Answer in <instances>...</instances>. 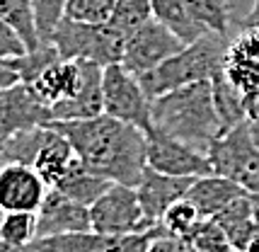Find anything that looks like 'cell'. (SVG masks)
<instances>
[{
    "label": "cell",
    "mask_w": 259,
    "mask_h": 252,
    "mask_svg": "<svg viewBox=\"0 0 259 252\" xmlns=\"http://www.w3.org/2000/svg\"><path fill=\"white\" fill-rule=\"evenodd\" d=\"M90 172L114 184L136 187L146 172V131L100 114L78 121H51Z\"/></svg>",
    "instance_id": "6da1fadb"
},
{
    "label": "cell",
    "mask_w": 259,
    "mask_h": 252,
    "mask_svg": "<svg viewBox=\"0 0 259 252\" xmlns=\"http://www.w3.org/2000/svg\"><path fill=\"white\" fill-rule=\"evenodd\" d=\"M150 129L208 153L211 143L226 134L215 112L211 80L192 82L155 97L150 104Z\"/></svg>",
    "instance_id": "7a4b0ae2"
},
{
    "label": "cell",
    "mask_w": 259,
    "mask_h": 252,
    "mask_svg": "<svg viewBox=\"0 0 259 252\" xmlns=\"http://www.w3.org/2000/svg\"><path fill=\"white\" fill-rule=\"evenodd\" d=\"M228 41H230V36L206 32L196 41L184 44L182 51H177L165 63H160L158 68L141 75L138 82L143 85L148 97L155 100L169 90H177V88H184V85H192L199 80H211L223 70Z\"/></svg>",
    "instance_id": "3957f363"
},
{
    "label": "cell",
    "mask_w": 259,
    "mask_h": 252,
    "mask_svg": "<svg viewBox=\"0 0 259 252\" xmlns=\"http://www.w3.org/2000/svg\"><path fill=\"white\" fill-rule=\"evenodd\" d=\"M49 44H54L58 58L63 61H90L107 68L112 63H121L126 36L109 22L90 24L61 17L49 36Z\"/></svg>",
    "instance_id": "277c9868"
},
{
    "label": "cell",
    "mask_w": 259,
    "mask_h": 252,
    "mask_svg": "<svg viewBox=\"0 0 259 252\" xmlns=\"http://www.w3.org/2000/svg\"><path fill=\"white\" fill-rule=\"evenodd\" d=\"M206 155L213 175L235 182L247 194H259V148L249 136L247 121L215 138Z\"/></svg>",
    "instance_id": "5b68a950"
},
{
    "label": "cell",
    "mask_w": 259,
    "mask_h": 252,
    "mask_svg": "<svg viewBox=\"0 0 259 252\" xmlns=\"http://www.w3.org/2000/svg\"><path fill=\"white\" fill-rule=\"evenodd\" d=\"M150 104L153 100L146 95L143 85L138 82L131 70L121 63H112L102 75V107L104 114L131 124L141 131L150 129Z\"/></svg>",
    "instance_id": "8992f818"
},
{
    "label": "cell",
    "mask_w": 259,
    "mask_h": 252,
    "mask_svg": "<svg viewBox=\"0 0 259 252\" xmlns=\"http://www.w3.org/2000/svg\"><path fill=\"white\" fill-rule=\"evenodd\" d=\"M90 228L100 235H128L148 230L136 187L109 184V189L90 206Z\"/></svg>",
    "instance_id": "52a82bcc"
},
{
    "label": "cell",
    "mask_w": 259,
    "mask_h": 252,
    "mask_svg": "<svg viewBox=\"0 0 259 252\" xmlns=\"http://www.w3.org/2000/svg\"><path fill=\"white\" fill-rule=\"evenodd\" d=\"M223 75L252 114L259 107V27H245L240 34L230 36L223 58Z\"/></svg>",
    "instance_id": "ba28073f"
},
{
    "label": "cell",
    "mask_w": 259,
    "mask_h": 252,
    "mask_svg": "<svg viewBox=\"0 0 259 252\" xmlns=\"http://www.w3.org/2000/svg\"><path fill=\"white\" fill-rule=\"evenodd\" d=\"M146 167L172 177H206L213 175L208 155L162 134L158 129L146 131Z\"/></svg>",
    "instance_id": "9c48e42d"
},
{
    "label": "cell",
    "mask_w": 259,
    "mask_h": 252,
    "mask_svg": "<svg viewBox=\"0 0 259 252\" xmlns=\"http://www.w3.org/2000/svg\"><path fill=\"white\" fill-rule=\"evenodd\" d=\"M182 49H184V41L180 36H175L160 22L150 20L143 27H138L134 34H128L124 44L121 66L131 70L136 78H141L153 68H158L160 63H165L167 58H172Z\"/></svg>",
    "instance_id": "30bf717a"
},
{
    "label": "cell",
    "mask_w": 259,
    "mask_h": 252,
    "mask_svg": "<svg viewBox=\"0 0 259 252\" xmlns=\"http://www.w3.org/2000/svg\"><path fill=\"white\" fill-rule=\"evenodd\" d=\"M51 121V107L32 90V85L17 82L0 92V146L20 131L49 126Z\"/></svg>",
    "instance_id": "8fae6325"
},
{
    "label": "cell",
    "mask_w": 259,
    "mask_h": 252,
    "mask_svg": "<svg viewBox=\"0 0 259 252\" xmlns=\"http://www.w3.org/2000/svg\"><path fill=\"white\" fill-rule=\"evenodd\" d=\"M90 208L63 196L56 189H49L36 211V238L90 233Z\"/></svg>",
    "instance_id": "7c38bea8"
},
{
    "label": "cell",
    "mask_w": 259,
    "mask_h": 252,
    "mask_svg": "<svg viewBox=\"0 0 259 252\" xmlns=\"http://www.w3.org/2000/svg\"><path fill=\"white\" fill-rule=\"evenodd\" d=\"M196 177H172V175H162L146 167L141 182L136 184V194L143 208V216H146L148 228L160 226V218L167 211L175 201H180L187 196L189 187L194 184Z\"/></svg>",
    "instance_id": "4fadbf2b"
},
{
    "label": "cell",
    "mask_w": 259,
    "mask_h": 252,
    "mask_svg": "<svg viewBox=\"0 0 259 252\" xmlns=\"http://www.w3.org/2000/svg\"><path fill=\"white\" fill-rule=\"evenodd\" d=\"M49 187L29 165H3L0 167V211H39Z\"/></svg>",
    "instance_id": "5bb4252c"
},
{
    "label": "cell",
    "mask_w": 259,
    "mask_h": 252,
    "mask_svg": "<svg viewBox=\"0 0 259 252\" xmlns=\"http://www.w3.org/2000/svg\"><path fill=\"white\" fill-rule=\"evenodd\" d=\"M82 63V85L75 92V97L56 102L51 107L54 121H78V119H95L104 114L102 107V75L104 68L100 63L80 61Z\"/></svg>",
    "instance_id": "9a60e30c"
},
{
    "label": "cell",
    "mask_w": 259,
    "mask_h": 252,
    "mask_svg": "<svg viewBox=\"0 0 259 252\" xmlns=\"http://www.w3.org/2000/svg\"><path fill=\"white\" fill-rule=\"evenodd\" d=\"M82 85V63L80 61H63L58 58L51 66H46L36 80L32 82V90L44 100L49 107L56 102L75 97V92Z\"/></svg>",
    "instance_id": "2e32d148"
},
{
    "label": "cell",
    "mask_w": 259,
    "mask_h": 252,
    "mask_svg": "<svg viewBox=\"0 0 259 252\" xmlns=\"http://www.w3.org/2000/svg\"><path fill=\"white\" fill-rule=\"evenodd\" d=\"M78 160H80L78 153L68 143V138L61 136L56 129H51V134L46 138V143L41 146V150H39V155H36L32 167L41 177V182L49 189H54L68 172L78 165Z\"/></svg>",
    "instance_id": "e0dca14e"
},
{
    "label": "cell",
    "mask_w": 259,
    "mask_h": 252,
    "mask_svg": "<svg viewBox=\"0 0 259 252\" xmlns=\"http://www.w3.org/2000/svg\"><path fill=\"white\" fill-rule=\"evenodd\" d=\"M213 221L223 228L235 252H245V247L259 233L257 223H254V214H252V196L247 192L233 199L226 208H221L213 216Z\"/></svg>",
    "instance_id": "ac0fdd59"
},
{
    "label": "cell",
    "mask_w": 259,
    "mask_h": 252,
    "mask_svg": "<svg viewBox=\"0 0 259 252\" xmlns=\"http://www.w3.org/2000/svg\"><path fill=\"white\" fill-rule=\"evenodd\" d=\"M240 194H245V189H240L235 182L218 177V175H206V177L194 180V184L187 192V199L199 208L203 218H213L221 208H226Z\"/></svg>",
    "instance_id": "d6986e66"
},
{
    "label": "cell",
    "mask_w": 259,
    "mask_h": 252,
    "mask_svg": "<svg viewBox=\"0 0 259 252\" xmlns=\"http://www.w3.org/2000/svg\"><path fill=\"white\" fill-rule=\"evenodd\" d=\"M150 12H153L155 22L167 27L169 32L175 36H180L184 44H192L201 34H206V29L201 24H196L192 20L184 0H150Z\"/></svg>",
    "instance_id": "ffe728a7"
},
{
    "label": "cell",
    "mask_w": 259,
    "mask_h": 252,
    "mask_svg": "<svg viewBox=\"0 0 259 252\" xmlns=\"http://www.w3.org/2000/svg\"><path fill=\"white\" fill-rule=\"evenodd\" d=\"M109 184H112L109 180H104V177H100V175L90 172L82 162L78 160V165L68 172L66 177H63L54 189L61 192L63 196H68V199H73V201H78V204L90 208L92 204L109 189Z\"/></svg>",
    "instance_id": "44dd1931"
},
{
    "label": "cell",
    "mask_w": 259,
    "mask_h": 252,
    "mask_svg": "<svg viewBox=\"0 0 259 252\" xmlns=\"http://www.w3.org/2000/svg\"><path fill=\"white\" fill-rule=\"evenodd\" d=\"M51 134V126H36L10 136L0 146V167L3 165H29L32 167L41 146Z\"/></svg>",
    "instance_id": "7402d4cb"
},
{
    "label": "cell",
    "mask_w": 259,
    "mask_h": 252,
    "mask_svg": "<svg viewBox=\"0 0 259 252\" xmlns=\"http://www.w3.org/2000/svg\"><path fill=\"white\" fill-rule=\"evenodd\" d=\"M211 88H213V102H215V112L221 116V124L226 131L230 129H235V126L245 124L247 121V107L242 102V97L237 95V90L226 80V75H223V70L211 78Z\"/></svg>",
    "instance_id": "603a6c76"
},
{
    "label": "cell",
    "mask_w": 259,
    "mask_h": 252,
    "mask_svg": "<svg viewBox=\"0 0 259 252\" xmlns=\"http://www.w3.org/2000/svg\"><path fill=\"white\" fill-rule=\"evenodd\" d=\"M0 20L8 22L22 36L27 51H34L39 41L36 32V15H34V0H0Z\"/></svg>",
    "instance_id": "cb8c5ba5"
},
{
    "label": "cell",
    "mask_w": 259,
    "mask_h": 252,
    "mask_svg": "<svg viewBox=\"0 0 259 252\" xmlns=\"http://www.w3.org/2000/svg\"><path fill=\"white\" fill-rule=\"evenodd\" d=\"M187 10L196 24H201L206 32L230 36V3L228 0H184Z\"/></svg>",
    "instance_id": "d4e9b609"
},
{
    "label": "cell",
    "mask_w": 259,
    "mask_h": 252,
    "mask_svg": "<svg viewBox=\"0 0 259 252\" xmlns=\"http://www.w3.org/2000/svg\"><path fill=\"white\" fill-rule=\"evenodd\" d=\"M36 240V214L12 211L0 216V242L12 247H24Z\"/></svg>",
    "instance_id": "484cf974"
},
{
    "label": "cell",
    "mask_w": 259,
    "mask_h": 252,
    "mask_svg": "<svg viewBox=\"0 0 259 252\" xmlns=\"http://www.w3.org/2000/svg\"><path fill=\"white\" fill-rule=\"evenodd\" d=\"M150 20H153L150 0H116L109 24L128 39V34H134L138 27H143Z\"/></svg>",
    "instance_id": "4316f807"
},
{
    "label": "cell",
    "mask_w": 259,
    "mask_h": 252,
    "mask_svg": "<svg viewBox=\"0 0 259 252\" xmlns=\"http://www.w3.org/2000/svg\"><path fill=\"white\" fill-rule=\"evenodd\" d=\"M201 221H203V216L199 214V208L184 196L180 201H175V204L162 214L160 226L167 230L169 235H175V238H187Z\"/></svg>",
    "instance_id": "83f0119b"
},
{
    "label": "cell",
    "mask_w": 259,
    "mask_h": 252,
    "mask_svg": "<svg viewBox=\"0 0 259 252\" xmlns=\"http://www.w3.org/2000/svg\"><path fill=\"white\" fill-rule=\"evenodd\" d=\"M184 240L201 252H235L230 240H228V235L213 218H203Z\"/></svg>",
    "instance_id": "f1b7e54d"
},
{
    "label": "cell",
    "mask_w": 259,
    "mask_h": 252,
    "mask_svg": "<svg viewBox=\"0 0 259 252\" xmlns=\"http://www.w3.org/2000/svg\"><path fill=\"white\" fill-rule=\"evenodd\" d=\"M116 0H68L63 8V17L78 20V22L104 24L109 22Z\"/></svg>",
    "instance_id": "f546056e"
},
{
    "label": "cell",
    "mask_w": 259,
    "mask_h": 252,
    "mask_svg": "<svg viewBox=\"0 0 259 252\" xmlns=\"http://www.w3.org/2000/svg\"><path fill=\"white\" fill-rule=\"evenodd\" d=\"M68 0H34V15H36V32L39 41H49L58 20L63 17V8Z\"/></svg>",
    "instance_id": "4dcf8cb0"
},
{
    "label": "cell",
    "mask_w": 259,
    "mask_h": 252,
    "mask_svg": "<svg viewBox=\"0 0 259 252\" xmlns=\"http://www.w3.org/2000/svg\"><path fill=\"white\" fill-rule=\"evenodd\" d=\"M27 54L22 36L17 34L8 22L0 20V58H20Z\"/></svg>",
    "instance_id": "1f68e13d"
},
{
    "label": "cell",
    "mask_w": 259,
    "mask_h": 252,
    "mask_svg": "<svg viewBox=\"0 0 259 252\" xmlns=\"http://www.w3.org/2000/svg\"><path fill=\"white\" fill-rule=\"evenodd\" d=\"M146 252H187V242L184 238H175V235H158L150 240Z\"/></svg>",
    "instance_id": "d6a6232c"
},
{
    "label": "cell",
    "mask_w": 259,
    "mask_h": 252,
    "mask_svg": "<svg viewBox=\"0 0 259 252\" xmlns=\"http://www.w3.org/2000/svg\"><path fill=\"white\" fill-rule=\"evenodd\" d=\"M20 80V73L15 68V61L12 58H0V92L12 88V85H17Z\"/></svg>",
    "instance_id": "836d02e7"
},
{
    "label": "cell",
    "mask_w": 259,
    "mask_h": 252,
    "mask_svg": "<svg viewBox=\"0 0 259 252\" xmlns=\"http://www.w3.org/2000/svg\"><path fill=\"white\" fill-rule=\"evenodd\" d=\"M245 27H259V0L252 3L249 12L245 15V20L240 22V29H245Z\"/></svg>",
    "instance_id": "e575fe53"
},
{
    "label": "cell",
    "mask_w": 259,
    "mask_h": 252,
    "mask_svg": "<svg viewBox=\"0 0 259 252\" xmlns=\"http://www.w3.org/2000/svg\"><path fill=\"white\" fill-rule=\"evenodd\" d=\"M247 129H249V136L254 141V146L259 148V107L247 116Z\"/></svg>",
    "instance_id": "d590c367"
},
{
    "label": "cell",
    "mask_w": 259,
    "mask_h": 252,
    "mask_svg": "<svg viewBox=\"0 0 259 252\" xmlns=\"http://www.w3.org/2000/svg\"><path fill=\"white\" fill-rule=\"evenodd\" d=\"M252 196V214H254V223H257L259 230V194H249Z\"/></svg>",
    "instance_id": "8d00e7d4"
},
{
    "label": "cell",
    "mask_w": 259,
    "mask_h": 252,
    "mask_svg": "<svg viewBox=\"0 0 259 252\" xmlns=\"http://www.w3.org/2000/svg\"><path fill=\"white\" fill-rule=\"evenodd\" d=\"M245 252H259V233L252 238V242H249L247 247H245Z\"/></svg>",
    "instance_id": "74e56055"
},
{
    "label": "cell",
    "mask_w": 259,
    "mask_h": 252,
    "mask_svg": "<svg viewBox=\"0 0 259 252\" xmlns=\"http://www.w3.org/2000/svg\"><path fill=\"white\" fill-rule=\"evenodd\" d=\"M184 242H187V240H184ZM187 252H201V250H196V247H192V245L187 242Z\"/></svg>",
    "instance_id": "f35d334b"
}]
</instances>
